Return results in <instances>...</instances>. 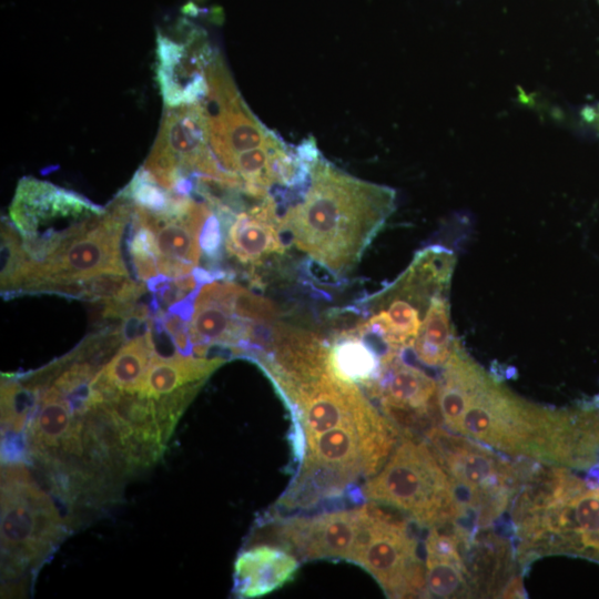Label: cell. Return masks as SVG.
Segmentation results:
<instances>
[{
	"label": "cell",
	"instance_id": "20",
	"mask_svg": "<svg viewBox=\"0 0 599 599\" xmlns=\"http://www.w3.org/2000/svg\"><path fill=\"white\" fill-rule=\"evenodd\" d=\"M227 361L223 356L197 357L175 353L151 358L138 394L158 399L195 384H204L210 375Z\"/></svg>",
	"mask_w": 599,
	"mask_h": 599
},
{
	"label": "cell",
	"instance_id": "7",
	"mask_svg": "<svg viewBox=\"0 0 599 599\" xmlns=\"http://www.w3.org/2000/svg\"><path fill=\"white\" fill-rule=\"evenodd\" d=\"M428 445L448 475L456 505V525L474 530L491 525L509 506L521 469L499 455L438 426L426 433Z\"/></svg>",
	"mask_w": 599,
	"mask_h": 599
},
{
	"label": "cell",
	"instance_id": "18",
	"mask_svg": "<svg viewBox=\"0 0 599 599\" xmlns=\"http://www.w3.org/2000/svg\"><path fill=\"white\" fill-rule=\"evenodd\" d=\"M460 536L455 530L430 528L425 539V581L427 597L459 598L470 593L469 580L460 556Z\"/></svg>",
	"mask_w": 599,
	"mask_h": 599
},
{
	"label": "cell",
	"instance_id": "22",
	"mask_svg": "<svg viewBox=\"0 0 599 599\" xmlns=\"http://www.w3.org/2000/svg\"><path fill=\"white\" fill-rule=\"evenodd\" d=\"M328 366L339 379L366 390L382 373L383 356L368 338L353 328H347L329 344Z\"/></svg>",
	"mask_w": 599,
	"mask_h": 599
},
{
	"label": "cell",
	"instance_id": "3",
	"mask_svg": "<svg viewBox=\"0 0 599 599\" xmlns=\"http://www.w3.org/2000/svg\"><path fill=\"white\" fill-rule=\"evenodd\" d=\"M453 432L507 454L570 466L579 440V422L576 409L530 403L484 370Z\"/></svg>",
	"mask_w": 599,
	"mask_h": 599
},
{
	"label": "cell",
	"instance_id": "11",
	"mask_svg": "<svg viewBox=\"0 0 599 599\" xmlns=\"http://www.w3.org/2000/svg\"><path fill=\"white\" fill-rule=\"evenodd\" d=\"M368 504L313 515H266L280 544L300 560L349 561L364 532Z\"/></svg>",
	"mask_w": 599,
	"mask_h": 599
},
{
	"label": "cell",
	"instance_id": "13",
	"mask_svg": "<svg viewBox=\"0 0 599 599\" xmlns=\"http://www.w3.org/2000/svg\"><path fill=\"white\" fill-rule=\"evenodd\" d=\"M216 54L205 32L187 20H180L172 34L158 31L155 72L166 106L204 100L206 72Z\"/></svg>",
	"mask_w": 599,
	"mask_h": 599
},
{
	"label": "cell",
	"instance_id": "17",
	"mask_svg": "<svg viewBox=\"0 0 599 599\" xmlns=\"http://www.w3.org/2000/svg\"><path fill=\"white\" fill-rule=\"evenodd\" d=\"M300 565L298 557L283 546H246L234 561L232 593L245 599L272 593L294 579Z\"/></svg>",
	"mask_w": 599,
	"mask_h": 599
},
{
	"label": "cell",
	"instance_id": "19",
	"mask_svg": "<svg viewBox=\"0 0 599 599\" xmlns=\"http://www.w3.org/2000/svg\"><path fill=\"white\" fill-rule=\"evenodd\" d=\"M155 353L152 318L148 328L130 337L92 378L90 386L103 398L119 393H138Z\"/></svg>",
	"mask_w": 599,
	"mask_h": 599
},
{
	"label": "cell",
	"instance_id": "9",
	"mask_svg": "<svg viewBox=\"0 0 599 599\" xmlns=\"http://www.w3.org/2000/svg\"><path fill=\"white\" fill-rule=\"evenodd\" d=\"M349 562L365 569L389 598L427 597L425 565L408 521L368 504L363 536Z\"/></svg>",
	"mask_w": 599,
	"mask_h": 599
},
{
	"label": "cell",
	"instance_id": "1",
	"mask_svg": "<svg viewBox=\"0 0 599 599\" xmlns=\"http://www.w3.org/2000/svg\"><path fill=\"white\" fill-rule=\"evenodd\" d=\"M396 209V191L312 160L303 190L280 212L285 242L337 281L346 277Z\"/></svg>",
	"mask_w": 599,
	"mask_h": 599
},
{
	"label": "cell",
	"instance_id": "5",
	"mask_svg": "<svg viewBox=\"0 0 599 599\" xmlns=\"http://www.w3.org/2000/svg\"><path fill=\"white\" fill-rule=\"evenodd\" d=\"M132 213L133 202L122 190L105 206L101 219L82 234L63 244L43 261H32L28 255L3 296L8 298L26 293L62 295L68 286L99 276H129L122 258L121 238Z\"/></svg>",
	"mask_w": 599,
	"mask_h": 599
},
{
	"label": "cell",
	"instance_id": "2",
	"mask_svg": "<svg viewBox=\"0 0 599 599\" xmlns=\"http://www.w3.org/2000/svg\"><path fill=\"white\" fill-rule=\"evenodd\" d=\"M400 430L379 409L303 441L281 510H308L337 498L365 501L357 484L375 475L398 443Z\"/></svg>",
	"mask_w": 599,
	"mask_h": 599
},
{
	"label": "cell",
	"instance_id": "15",
	"mask_svg": "<svg viewBox=\"0 0 599 599\" xmlns=\"http://www.w3.org/2000/svg\"><path fill=\"white\" fill-rule=\"evenodd\" d=\"M233 281L214 280L202 284L194 297L189 319L193 355L209 357L212 346L222 347L231 357H241L253 322L240 318L232 304Z\"/></svg>",
	"mask_w": 599,
	"mask_h": 599
},
{
	"label": "cell",
	"instance_id": "14",
	"mask_svg": "<svg viewBox=\"0 0 599 599\" xmlns=\"http://www.w3.org/2000/svg\"><path fill=\"white\" fill-rule=\"evenodd\" d=\"M217 216V215H216ZM223 230L226 255L257 281V268L285 254L278 206L268 195L236 213L217 216Z\"/></svg>",
	"mask_w": 599,
	"mask_h": 599
},
{
	"label": "cell",
	"instance_id": "6",
	"mask_svg": "<svg viewBox=\"0 0 599 599\" xmlns=\"http://www.w3.org/2000/svg\"><path fill=\"white\" fill-rule=\"evenodd\" d=\"M365 500L397 509L426 528L455 524L457 505L450 479L425 441L399 439L373 476L361 485Z\"/></svg>",
	"mask_w": 599,
	"mask_h": 599
},
{
	"label": "cell",
	"instance_id": "24",
	"mask_svg": "<svg viewBox=\"0 0 599 599\" xmlns=\"http://www.w3.org/2000/svg\"><path fill=\"white\" fill-rule=\"evenodd\" d=\"M128 251L136 276L148 282L159 274L156 250L152 232L131 219V232Z\"/></svg>",
	"mask_w": 599,
	"mask_h": 599
},
{
	"label": "cell",
	"instance_id": "8",
	"mask_svg": "<svg viewBox=\"0 0 599 599\" xmlns=\"http://www.w3.org/2000/svg\"><path fill=\"white\" fill-rule=\"evenodd\" d=\"M104 211L75 192L23 177L9 212L29 257L40 262L94 225Z\"/></svg>",
	"mask_w": 599,
	"mask_h": 599
},
{
	"label": "cell",
	"instance_id": "21",
	"mask_svg": "<svg viewBox=\"0 0 599 599\" xmlns=\"http://www.w3.org/2000/svg\"><path fill=\"white\" fill-rule=\"evenodd\" d=\"M448 297L449 290L433 297L417 336L405 348L412 352L419 364L427 367L443 368L460 346L453 326Z\"/></svg>",
	"mask_w": 599,
	"mask_h": 599
},
{
	"label": "cell",
	"instance_id": "16",
	"mask_svg": "<svg viewBox=\"0 0 599 599\" xmlns=\"http://www.w3.org/2000/svg\"><path fill=\"white\" fill-rule=\"evenodd\" d=\"M437 390L438 380L398 354L383 366L378 379L365 393L378 400L388 419L407 430L427 422L437 407Z\"/></svg>",
	"mask_w": 599,
	"mask_h": 599
},
{
	"label": "cell",
	"instance_id": "23",
	"mask_svg": "<svg viewBox=\"0 0 599 599\" xmlns=\"http://www.w3.org/2000/svg\"><path fill=\"white\" fill-rule=\"evenodd\" d=\"M568 501L581 542L599 551V489L585 488Z\"/></svg>",
	"mask_w": 599,
	"mask_h": 599
},
{
	"label": "cell",
	"instance_id": "10",
	"mask_svg": "<svg viewBox=\"0 0 599 599\" xmlns=\"http://www.w3.org/2000/svg\"><path fill=\"white\" fill-rule=\"evenodd\" d=\"M142 167L171 193L182 182L197 176L230 177L212 153L209 113L202 102L166 108Z\"/></svg>",
	"mask_w": 599,
	"mask_h": 599
},
{
	"label": "cell",
	"instance_id": "4",
	"mask_svg": "<svg viewBox=\"0 0 599 599\" xmlns=\"http://www.w3.org/2000/svg\"><path fill=\"white\" fill-rule=\"evenodd\" d=\"M71 525L29 471L27 464L1 467L2 595L35 576L67 537Z\"/></svg>",
	"mask_w": 599,
	"mask_h": 599
},
{
	"label": "cell",
	"instance_id": "12",
	"mask_svg": "<svg viewBox=\"0 0 599 599\" xmlns=\"http://www.w3.org/2000/svg\"><path fill=\"white\" fill-rule=\"evenodd\" d=\"M212 214L205 201L177 194L163 212H150L133 204L132 221L153 234L160 275L177 278L200 266V236Z\"/></svg>",
	"mask_w": 599,
	"mask_h": 599
}]
</instances>
